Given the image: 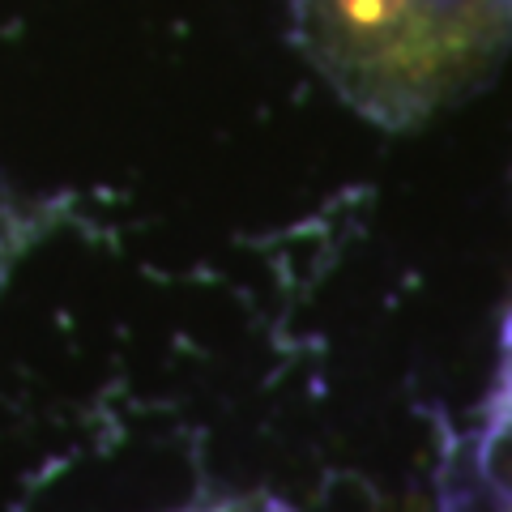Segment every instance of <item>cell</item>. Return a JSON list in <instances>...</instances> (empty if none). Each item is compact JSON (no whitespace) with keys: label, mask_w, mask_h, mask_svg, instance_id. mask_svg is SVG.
<instances>
[{"label":"cell","mask_w":512,"mask_h":512,"mask_svg":"<svg viewBox=\"0 0 512 512\" xmlns=\"http://www.w3.org/2000/svg\"><path fill=\"white\" fill-rule=\"evenodd\" d=\"M291 39L367 124L406 133L483 90L512 47V0H286Z\"/></svg>","instance_id":"obj_1"},{"label":"cell","mask_w":512,"mask_h":512,"mask_svg":"<svg viewBox=\"0 0 512 512\" xmlns=\"http://www.w3.org/2000/svg\"><path fill=\"white\" fill-rule=\"evenodd\" d=\"M60 218H64L60 197L30 192V188L13 184L9 175L0 171V295L9 291L18 265L56 231Z\"/></svg>","instance_id":"obj_2"},{"label":"cell","mask_w":512,"mask_h":512,"mask_svg":"<svg viewBox=\"0 0 512 512\" xmlns=\"http://www.w3.org/2000/svg\"><path fill=\"white\" fill-rule=\"evenodd\" d=\"M171 512H291L274 495H222V500H201V504H188V508H171Z\"/></svg>","instance_id":"obj_3"}]
</instances>
